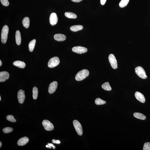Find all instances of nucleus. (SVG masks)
<instances>
[{
	"mask_svg": "<svg viewBox=\"0 0 150 150\" xmlns=\"http://www.w3.org/2000/svg\"><path fill=\"white\" fill-rule=\"evenodd\" d=\"M50 22L52 25H54L56 24L58 21L57 15L55 13H51L50 17Z\"/></svg>",
	"mask_w": 150,
	"mask_h": 150,
	"instance_id": "obj_9",
	"label": "nucleus"
},
{
	"mask_svg": "<svg viewBox=\"0 0 150 150\" xmlns=\"http://www.w3.org/2000/svg\"><path fill=\"white\" fill-rule=\"evenodd\" d=\"M65 15L67 18H69L75 19L77 17V16L76 14L71 12H65Z\"/></svg>",
	"mask_w": 150,
	"mask_h": 150,
	"instance_id": "obj_22",
	"label": "nucleus"
},
{
	"mask_svg": "<svg viewBox=\"0 0 150 150\" xmlns=\"http://www.w3.org/2000/svg\"><path fill=\"white\" fill-rule=\"evenodd\" d=\"M73 124L75 129L77 133L79 135L81 136L83 134V129L82 125L77 120H75L73 121Z\"/></svg>",
	"mask_w": 150,
	"mask_h": 150,
	"instance_id": "obj_5",
	"label": "nucleus"
},
{
	"mask_svg": "<svg viewBox=\"0 0 150 150\" xmlns=\"http://www.w3.org/2000/svg\"><path fill=\"white\" fill-rule=\"evenodd\" d=\"M101 87L104 90L107 91H110L111 90V88L108 82H105L103 84Z\"/></svg>",
	"mask_w": 150,
	"mask_h": 150,
	"instance_id": "obj_23",
	"label": "nucleus"
},
{
	"mask_svg": "<svg viewBox=\"0 0 150 150\" xmlns=\"http://www.w3.org/2000/svg\"><path fill=\"white\" fill-rule=\"evenodd\" d=\"M52 142L54 143L59 144L60 143V142L59 140H56L55 139L52 140Z\"/></svg>",
	"mask_w": 150,
	"mask_h": 150,
	"instance_id": "obj_31",
	"label": "nucleus"
},
{
	"mask_svg": "<svg viewBox=\"0 0 150 150\" xmlns=\"http://www.w3.org/2000/svg\"><path fill=\"white\" fill-rule=\"evenodd\" d=\"M83 0H72V1L75 2H79Z\"/></svg>",
	"mask_w": 150,
	"mask_h": 150,
	"instance_id": "obj_34",
	"label": "nucleus"
},
{
	"mask_svg": "<svg viewBox=\"0 0 150 150\" xmlns=\"http://www.w3.org/2000/svg\"><path fill=\"white\" fill-rule=\"evenodd\" d=\"M6 119L7 120L12 122H16V119L14 118V116L12 115H8L6 117Z\"/></svg>",
	"mask_w": 150,
	"mask_h": 150,
	"instance_id": "obj_28",
	"label": "nucleus"
},
{
	"mask_svg": "<svg viewBox=\"0 0 150 150\" xmlns=\"http://www.w3.org/2000/svg\"><path fill=\"white\" fill-rule=\"evenodd\" d=\"M9 32V28L7 25L4 26L2 30L1 38L2 43L5 44L7 41Z\"/></svg>",
	"mask_w": 150,
	"mask_h": 150,
	"instance_id": "obj_2",
	"label": "nucleus"
},
{
	"mask_svg": "<svg viewBox=\"0 0 150 150\" xmlns=\"http://www.w3.org/2000/svg\"><path fill=\"white\" fill-rule=\"evenodd\" d=\"M2 65V61L1 60H0V66H1V65Z\"/></svg>",
	"mask_w": 150,
	"mask_h": 150,
	"instance_id": "obj_36",
	"label": "nucleus"
},
{
	"mask_svg": "<svg viewBox=\"0 0 150 150\" xmlns=\"http://www.w3.org/2000/svg\"><path fill=\"white\" fill-rule=\"evenodd\" d=\"M58 86V83L56 81H54L50 84L48 91L49 93H53L56 90Z\"/></svg>",
	"mask_w": 150,
	"mask_h": 150,
	"instance_id": "obj_11",
	"label": "nucleus"
},
{
	"mask_svg": "<svg viewBox=\"0 0 150 150\" xmlns=\"http://www.w3.org/2000/svg\"><path fill=\"white\" fill-rule=\"evenodd\" d=\"M59 62L60 60L58 57H53L50 59L48 63V66L50 68H53L58 65Z\"/></svg>",
	"mask_w": 150,
	"mask_h": 150,
	"instance_id": "obj_4",
	"label": "nucleus"
},
{
	"mask_svg": "<svg viewBox=\"0 0 150 150\" xmlns=\"http://www.w3.org/2000/svg\"><path fill=\"white\" fill-rule=\"evenodd\" d=\"M0 148H1L2 146V143L1 142H0Z\"/></svg>",
	"mask_w": 150,
	"mask_h": 150,
	"instance_id": "obj_37",
	"label": "nucleus"
},
{
	"mask_svg": "<svg viewBox=\"0 0 150 150\" xmlns=\"http://www.w3.org/2000/svg\"><path fill=\"white\" fill-rule=\"evenodd\" d=\"M72 50L74 52L79 54H82V53H84L87 52V48L81 46H77L73 47Z\"/></svg>",
	"mask_w": 150,
	"mask_h": 150,
	"instance_id": "obj_8",
	"label": "nucleus"
},
{
	"mask_svg": "<svg viewBox=\"0 0 150 150\" xmlns=\"http://www.w3.org/2000/svg\"><path fill=\"white\" fill-rule=\"evenodd\" d=\"M135 96L136 99L142 103H144L145 101V99L144 96L142 93L138 92H136L135 93Z\"/></svg>",
	"mask_w": 150,
	"mask_h": 150,
	"instance_id": "obj_13",
	"label": "nucleus"
},
{
	"mask_svg": "<svg viewBox=\"0 0 150 150\" xmlns=\"http://www.w3.org/2000/svg\"><path fill=\"white\" fill-rule=\"evenodd\" d=\"M9 75V73L6 71H3L0 72V82H4L8 79Z\"/></svg>",
	"mask_w": 150,
	"mask_h": 150,
	"instance_id": "obj_12",
	"label": "nucleus"
},
{
	"mask_svg": "<svg viewBox=\"0 0 150 150\" xmlns=\"http://www.w3.org/2000/svg\"><path fill=\"white\" fill-rule=\"evenodd\" d=\"M36 42V40L34 39L31 41L28 45L29 49L30 51L32 52L33 51Z\"/></svg>",
	"mask_w": 150,
	"mask_h": 150,
	"instance_id": "obj_20",
	"label": "nucleus"
},
{
	"mask_svg": "<svg viewBox=\"0 0 150 150\" xmlns=\"http://www.w3.org/2000/svg\"><path fill=\"white\" fill-rule=\"evenodd\" d=\"M24 92L23 90H19L17 94L18 102L20 104L24 103L25 101V96Z\"/></svg>",
	"mask_w": 150,
	"mask_h": 150,
	"instance_id": "obj_10",
	"label": "nucleus"
},
{
	"mask_svg": "<svg viewBox=\"0 0 150 150\" xmlns=\"http://www.w3.org/2000/svg\"><path fill=\"white\" fill-rule=\"evenodd\" d=\"M46 147L49 148H50V149H51V147H50V146L48 145H46Z\"/></svg>",
	"mask_w": 150,
	"mask_h": 150,
	"instance_id": "obj_35",
	"label": "nucleus"
},
{
	"mask_svg": "<svg viewBox=\"0 0 150 150\" xmlns=\"http://www.w3.org/2000/svg\"><path fill=\"white\" fill-rule=\"evenodd\" d=\"M129 1V0H122L119 3V6L122 8L126 7Z\"/></svg>",
	"mask_w": 150,
	"mask_h": 150,
	"instance_id": "obj_25",
	"label": "nucleus"
},
{
	"mask_svg": "<svg viewBox=\"0 0 150 150\" xmlns=\"http://www.w3.org/2000/svg\"><path fill=\"white\" fill-rule=\"evenodd\" d=\"M0 1L3 6H8L9 5V3L8 0H0Z\"/></svg>",
	"mask_w": 150,
	"mask_h": 150,
	"instance_id": "obj_30",
	"label": "nucleus"
},
{
	"mask_svg": "<svg viewBox=\"0 0 150 150\" xmlns=\"http://www.w3.org/2000/svg\"><path fill=\"white\" fill-rule=\"evenodd\" d=\"M42 124L45 129L48 131L52 130L54 128L53 125L49 120H44L42 122Z\"/></svg>",
	"mask_w": 150,
	"mask_h": 150,
	"instance_id": "obj_7",
	"label": "nucleus"
},
{
	"mask_svg": "<svg viewBox=\"0 0 150 150\" xmlns=\"http://www.w3.org/2000/svg\"><path fill=\"white\" fill-rule=\"evenodd\" d=\"M30 24V20L29 18L27 17H25L22 21L23 25L25 28H27L29 27Z\"/></svg>",
	"mask_w": 150,
	"mask_h": 150,
	"instance_id": "obj_18",
	"label": "nucleus"
},
{
	"mask_svg": "<svg viewBox=\"0 0 150 150\" xmlns=\"http://www.w3.org/2000/svg\"><path fill=\"white\" fill-rule=\"evenodd\" d=\"M106 1L107 0H100L101 4L102 5H104Z\"/></svg>",
	"mask_w": 150,
	"mask_h": 150,
	"instance_id": "obj_32",
	"label": "nucleus"
},
{
	"mask_svg": "<svg viewBox=\"0 0 150 150\" xmlns=\"http://www.w3.org/2000/svg\"><path fill=\"white\" fill-rule=\"evenodd\" d=\"M3 131L5 133H8L13 131V129L10 127H5L3 129Z\"/></svg>",
	"mask_w": 150,
	"mask_h": 150,
	"instance_id": "obj_27",
	"label": "nucleus"
},
{
	"mask_svg": "<svg viewBox=\"0 0 150 150\" xmlns=\"http://www.w3.org/2000/svg\"><path fill=\"white\" fill-rule=\"evenodd\" d=\"M13 64L14 66L20 68H24L26 66L25 63L20 61H15L13 62Z\"/></svg>",
	"mask_w": 150,
	"mask_h": 150,
	"instance_id": "obj_16",
	"label": "nucleus"
},
{
	"mask_svg": "<svg viewBox=\"0 0 150 150\" xmlns=\"http://www.w3.org/2000/svg\"><path fill=\"white\" fill-rule=\"evenodd\" d=\"M83 28V27L81 25H76L71 26L70 28V29L73 32H76L81 30Z\"/></svg>",
	"mask_w": 150,
	"mask_h": 150,
	"instance_id": "obj_19",
	"label": "nucleus"
},
{
	"mask_svg": "<svg viewBox=\"0 0 150 150\" xmlns=\"http://www.w3.org/2000/svg\"><path fill=\"white\" fill-rule=\"evenodd\" d=\"M54 39L57 41L61 42L64 41L66 39V37L64 34H57L54 36Z\"/></svg>",
	"mask_w": 150,
	"mask_h": 150,
	"instance_id": "obj_15",
	"label": "nucleus"
},
{
	"mask_svg": "<svg viewBox=\"0 0 150 150\" xmlns=\"http://www.w3.org/2000/svg\"><path fill=\"white\" fill-rule=\"evenodd\" d=\"M15 39L16 43L18 45H20L21 43V33L20 31L17 30L15 34Z\"/></svg>",
	"mask_w": 150,
	"mask_h": 150,
	"instance_id": "obj_17",
	"label": "nucleus"
},
{
	"mask_svg": "<svg viewBox=\"0 0 150 150\" xmlns=\"http://www.w3.org/2000/svg\"><path fill=\"white\" fill-rule=\"evenodd\" d=\"M48 145L49 146H50L51 147H53V149H55V146L53 144L51 143H48Z\"/></svg>",
	"mask_w": 150,
	"mask_h": 150,
	"instance_id": "obj_33",
	"label": "nucleus"
},
{
	"mask_svg": "<svg viewBox=\"0 0 150 150\" xmlns=\"http://www.w3.org/2000/svg\"><path fill=\"white\" fill-rule=\"evenodd\" d=\"M133 116L136 118L141 120H145L146 119V117L145 115L139 113H134Z\"/></svg>",
	"mask_w": 150,
	"mask_h": 150,
	"instance_id": "obj_21",
	"label": "nucleus"
},
{
	"mask_svg": "<svg viewBox=\"0 0 150 150\" xmlns=\"http://www.w3.org/2000/svg\"><path fill=\"white\" fill-rule=\"evenodd\" d=\"M89 71L86 69H83L77 73L75 79L77 81H81L87 77L89 76Z\"/></svg>",
	"mask_w": 150,
	"mask_h": 150,
	"instance_id": "obj_1",
	"label": "nucleus"
},
{
	"mask_svg": "<svg viewBox=\"0 0 150 150\" xmlns=\"http://www.w3.org/2000/svg\"><path fill=\"white\" fill-rule=\"evenodd\" d=\"M108 59L111 67L114 69H116L118 68V64L116 58L112 54L109 55Z\"/></svg>",
	"mask_w": 150,
	"mask_h": 150,
	"instance_id": "obj_6",
	"label": "nucleus"
},
{
	"mask_svg": "<svg viewBox=\"0 0 150 150\" xmlns=\"http://www.w3.org/2000/svg\"><path fill=\"white\" fill-rule=\"evenodd\" d=\"M29 141V139L28 138L25 136L19 139L17 142V144L20 146H24Z\"/></svg>",
	"mask_w": 150,
	"mask_h": 150,
	"instance_id": "obj_14",
	"label": "nucleus"
},
{
	"mask_svg": "<svg viewBox=\"0 0 150 150\" xmlns=\"http://www.w3.org/2000/svg\"><path fill=\"white\" fill-rule=\"evenodd\" d=\"M143 150H150V143L149 142H146L144 144Z\"/></svg>",
	"mask_w": 150,
	"mask_h": 150,
	"instance_id": "obj_29",
	"label": "nucleus"
},
{
	"mask_svg": "<svg viewBox=\"0 0 150 150\" xmlns=\"http://www.w3.org/2000/svg\"><path fill=\"white\" fill-rule=\"evenodd\" d=\"M135 72L136 75L142 78L145 79L147 77L145 70L141 67L138 66L136 67Z\"/></svg>",
	"mask_w": 150,
	"mask_h": 150,
	"instance_id": "obj_3",
	"label": "nucleus"
},
{
	"mask_svg": "<svg viewBox=\"0 0 150 150\" xmlns=\"http://www.w3.org/2000/svg\"><path fill=\"white\" fill-rule=\"evenodd\" d=\"M95 103L97 105H100L105 104L106 102L99 98H98L95 100Z\"/></svg>",
	"mask_w": 150,
	"mask_h": 150,
	"instance_id": "obj_26",
	"label": "nucleus"
},
{
	"mask_svg": "<svg viewBox=\"0 0 150 150\" xmlns=\"http://www.w3.org/2000/svg\"><path fill=\"white\" fill-rule=\"evenodd\" d=\"M1 96H0V101L1 100Z\"/></svg>",
	"mask_w": 150,
	"mask_h": 150,
	"instance_id": "obj_38",
	"label": "nucleus"
},
{
	"mask_svg": "<svg viewBox=\"0 0 150 150\" xmlns=\"http://www.w3.org/2000/svg\"><path fill=\"white\" fill-rule=\"evenodd\" d=\"M33 97L34 99L36 100L37 99L38 94V90L37 87H34L33 90Z\"/></svg>",
	"mask_w": 150,
	"mask_h": 150,
	"instance_id": "obj_24",
	"label": "nucleus"
}]
</instances>
